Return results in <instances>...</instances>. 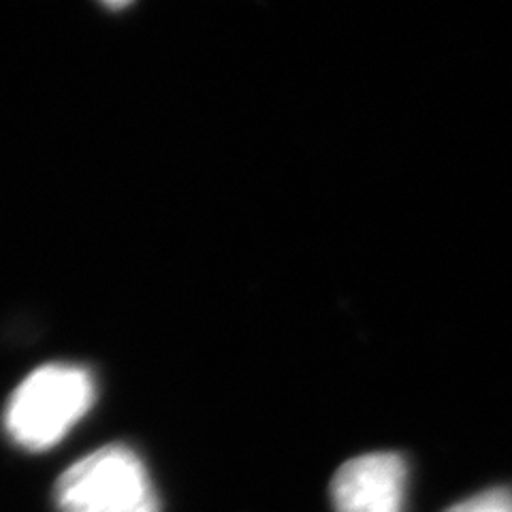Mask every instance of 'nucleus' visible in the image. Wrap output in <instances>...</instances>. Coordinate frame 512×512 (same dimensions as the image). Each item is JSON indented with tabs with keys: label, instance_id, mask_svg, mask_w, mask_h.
Returning <instances> with one entry per match:
<instances>
[{
	"label": "nucleus",
	"instance_id": "obj_4",
	"mask_svg": "<svg viewBox=\"0 0 512 512\" xmlns=\"http://www.w3.org/2000/svg\"><path fill=\"white\" fill-rule=\"evenodd\" d=\"M444 512H512V489L493 487L480 491L468 500H461Z\"/></svg>",
	"mask_w": 512,
	"mask_h": 512
},
{
	"label": "nucleus",
	"instance_id": "obj_2",
	"mask_svg": "<svg viewBox=\"0 0 512 512\" xmlns=\"http://www.w3.org/2000/svg\"><path fill=\"white\" fill-rule=\"evenodd\" d=\"M56 504L60 512H158L146 466L120 444L75 461L58 480Z\"/></svg>",
	"mask_w": 512,
	"mask_h": 512
},
{
	"label": "nucleus",
	"instance_id": "obj_1",
	"mask_svg": "<svg viewBox=\"0 0 512 512\" xmlns=\"http://www.w3.org/2000/svg\"><path fill=\"white\" fill-rule=\"evenodd\" d=\"M94 399L92 376L75 365H45L32 372L9 399V436L30 451L58 444L84 419Z\"/></svg>",
	"mask_w": 512,
	"mask_h": 512
},
{
	"label": "nucleus",
	"instance_id": "obj_3",
	"mask_svg": "<svg viewBox=\"0 0 512 512\" xmlns=\"http://www.w3.org/2000/svg\"><path fill=\"white\" fill-rule=\"evenodd\" d=\"M408 463L397 453L346 461L331 480L335 512H406Z\"/></svg>",
	"mask_w": 512,
	"mask_h": 512
}]
</instances>
